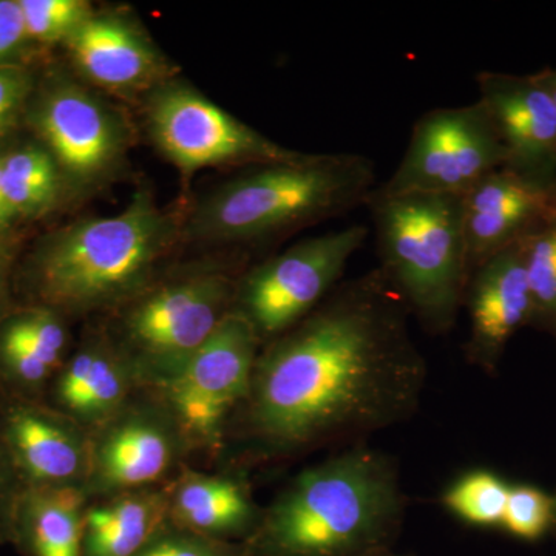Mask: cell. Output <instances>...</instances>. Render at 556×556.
<instances>
[{
	"mask_svg": "<svg viewBox=\"0 0 556 556\" xmlns=\"http://www.w3.org/2000/svg\"><path fill=\"white\" fill-rule=\"evenodd\" d=\"M409 317L376 268L342 281L308 317L263 345L233 416L249 453L289 459L361 444L407 422L427 383Z\"/></svg>",
	"mask_w": 556,
	"mask_h": 556,
	"instance_id": "1",
	"label": "cell"
},
{
	"mask_svg": "<svg viewBox=\"0 0 556 556\" xmlns=\"http://www.w3.org/2000/svg\"><path fill=\"white\" fill-rule=\"evenodd\" d=\"M396 460L354 444L295 475L263 507L243 556H375L396 543L405 519Z\"/></svg>",
	"mask_w": 556,
	"mask_h": 556,
	"instance_id": "2",
	"label": "cell"
},
{
	"mask_svg": "<svg viewBox=\"0 0 556 556\" xmlns=\"http://www.w3.org/2000/svg\"><path fill=\"white\" fill-rule=\"evenodd\" d=\"M175 236L172 215L138 190L118 214L80 219L40 244L22 278L28 305L62 317L123 308L155 285Z\"/></svg>",
	"mask_w": 556,
	"mask_h": 556,
	"instance_id": "3",
	"label": "cell"
},
{
	"mask_svg": "<svg viewBox=\"0 0 556 556\" xmlns=\"http://www.w3.org/2000/svg\"><path fill=\"white\" fill-rule=\"evenodd\" d=\"M376 188V167L367 156L306 153L219 186L197 208L189 230L222 243H262L367 206Z\"/></svg>",
	"mask_w": 556,
	"mask_h": 556,
	"instance_id": "4",
	"label": "cell"
},
{
	"mask_svg": "<svg viewBox=\"0 0 556 556\" xmlns=\"http://www.w3.org/2000/svg\"><path fill=\"white\" fill-rule=\"evenodd\" d=\"M367 207L379 269L420 327L430 334H448L464 308L471 276L463 197L371 193Z\"/></svg>",
	"mask_w": 556,
	"mask_h": 556,
	"instance_id": "5",
	"label": "cell"
},
{
	"mask_svg": "<svg viewBox=\"0 0 556 556\" xmlns=\"http://www.w3.org/2000/svg\"><path fill=\"white\" fill-rule=\"evenodd\" d=\"M237 278L201 273L153 285L124 305L109 332L139 387L159 390L188 364L233 309Z\"/></svg>",
	"mask_w": 556,
	"mask_h": 556,
	"instance_id": "6",
	"label": "cell"
},
{
	"mask_svg": "<svg viewBox=\"0 0 556 556\" xmlns=\"http://www.w3.org/2000/svg\"><path fill=\"white\" fill-rule=\"evenodd\" d=\"M365 225H351L292 244L237 277L233 311L266 345L308 317L342 283L348 263L367 243Z\"/></svg>",
	"mask_w": 556,
	"mask_h": 556,
	"instance_id": "7",
	"label": "cell"
},
{
	"mask_svg": "<svg viewBox=\"0 0 556 556\" xmlns=\"http://www.w3.org/2000/svg\"><path fill=\"white\" fill-rule=\"evenodd\" d=\"M262 343L247 318L230 311L207 342L159 390L192 452L217 455L251 387Z\"/></svg>",
	"mask_w": 556,
	"mask_h": 556,
	"instance_id": "8",
	"label": "cell"
},
{
	"mask_svg": "<svg viewBox=\"0 0 556 556\" xmlns=\"http://www.w3.org/2000/svg\"><path fill=\"white\" fill-rule=\"evenodd\" d=\"M506 166V152L484 105L428 110L413 126L396 170L375 195H460Z\"/></svg>",
	"mask_w": 556,
	"mask_h": 556,
	"instance_id": "9",
	"label": "cell"
},
{
	"mask_svg": "<svg viewBox=\"0 0 556 556\" xmlns=\"http://www.w3.org/2000/svg\"><path fill=\"white\" fill-rule=\"evenodd\" d=\"M146 118L156 148L182 175L204 167H258L306 156L266 138L199 91L170 80L149 94Z\"/></svg>",
	"mask_w": 556,
	"mask_h": 556,
	"instance_id": "10",
	"label": "cell"
},
{
	"mask_svg": "<svg viewBox=\"0 0 556 556\" xmlns=\"http://www.w3.org/2000/svg\"><path fill=\"white\" fill-rule=\"evenodd\" d=\"M192 453L181 427L159 394L137 391L115 416L90 433V470L84 493L91 501L163 485Z\"/></svg>",
	"mask_w": 556,
	"mask_h": 556,
	"instance_id": "11",
	"label": "cell"
},
{
	"mask_svg": "<svg viewBox=\"0 0 556 556\" xmlns=\"http://www.w3.org/2000/svg\"><path fill=\"white\" fill-rule=\"evenodd\" d=\"M27 110L33 129L62 177L89 186L123 163L129 129L123 116L68 76H54Z\"/></svg>",
	"mask_w": 556,
	"mask_h": 556,
	"instance_id": "12",
	"label": "cell"
},
{
	"mask_svg": "<svg viewBox=\"0 0 556 556\" xmlns=\"http://www.w3.org/2000/svg\"><path fill=\"white\" fill-rule=\"evenodd\" d=\"M0 431L24 486H80L90 470V433L46 401L0 394Z\"/></svg>",
	"mask_w": 556,
	"mask_h": 556,
	"instance_id": "13",
	"label": "cell"
},
{
	"mask_svg": "<svg viewBox=\"0 0 556 556\" xmlns=\"http://www.w3.org/2000/svg\"><path fill=\"white\" fill-rule=\"evenodd\" d=\"M479 98L506 152V169L556 188V104L533 75L485 72Z\"/></svg>",
	"mask_w": 556,
	"mask_h": 556,
	"instance_id": "14",
	"label": "cell"
},
{
	"mask_svg": "<svg viewBox=\"0 0 556 556\" xmlns=\"http://www.w3.org/2000/svg\"><path fill=\"white\" fill-rule=\"evenodd\" d=\"M65 47L84 78L119 97L152 93L170 75L152 40L123 14L93 11Z\"/></svg>",
	"mask_w": 556,
	"mask_h": 556,
	"instance_id": "15",
	"label": "cell"
},
{
	"mask_svg": "<svg viewBox=\"0 0 556 556\" xmlns=\"http://www.w3.org/2000/svg\"><path fill=\"white\" fill-rule=\"evenodd\" d=\"M464 308L470 320L466 356L492 375L510 340L519 329L530 328L532 318L521 241L471 273Z\"/></svg>",
	"mask_w": 556,
	"mask_h": 556,
	"instance_id": "16",
	"label": "cell"
},
{
	"mask_svg": "<svg viewBox=\"0 0 556 556\" xmlns=\"http://www.w3.org/2000/svg\"><path fill=\"white\" fill-rule=\"evenodd\" d=\"M464 230L473 273L493 255L525 240L556 212V188L501 167L463 195Z\"/></svg>",
	"mask_w": 556,
	"mask_h": 556,
	"instance_id": "17",
	"label": "cell"
},
{
	"mask_svg": "<svg viewBox=\"0 0 556 556\" xmlns=\"http://www.w3.org/2000/svg\"><path fill=\"white\" fill-rule=\"evenodd\" d=\"M141 390L134 369L109 332L87 336L70 353L46 402L89 433L108 422Z\"/></svg>",
	"mask_w": 556,
	"mask_h": 556,
	"instance_id": "18",
	"label": "cell"
},
{
	"mask_svg": "<svg viewBox=\"0 0 556 556\" xmlns=\"http://www.w3.org/2000/svg\"><path fill=\"white\" fill-rule=\"evenodd\" d=\"M68 356L65 317L43 306L11 309L0 321V394L46 401Z\"/></svg>",
	"mask_w": 556,
	"mask_h": 556,
	"instance_id": "19",
	"label": "cell"
},
{
	"mask_svg": "<svg viewBox=\"0 0 556 556\" xmlns=\"http://www.w3.org/2000/svg\"><path fill=\"white\" fill-rule=\"evenodd\" d=\"M262 514L251 486L237 475L203 473L185 466L170 482L167 521L197 535L243 543L257 529Z\"/></svg>",
	"mask_w": 556,
	"mask_h": 556,
	"instance_id": "20",
	"label": "cell"
},
{
	"mask_svg": "<svg viewBox=\"0 0 556 556\" xmlns=\"http://www.w3.org/2000/svg\"><path fill=\"white\" fill-rule=\"evenodd\" d=\"M89 504L80 486H24L11 544L21 556H83Z\"/></svg>",
	"mask_w": 556,
	"mask_h": 556,
	"instance_id": "21",
	"label": "cell"
},
{
	"mask_svg": "<svg viewBox=\"0 0 556 556\" xmlns=\"http://www.w3.org/2000/svg\"><path fill=\"white\" fill-rule=\"evenodd\" d=\"M170 482L91 501L84 519L83 556L137 554L167 521Z\"/></svg>",
	"mask_w": 556,
	"mask_h": 556,
	"instance_id": "22",
	"label": "cell"
},
{
	"mask_svg": "<svg viewBox=\"0 0 556 556\" xmlns=\"http://www.w3.org/2000/svg\"><path fill=\"white\" fill-rule=\"evenodd\" d=\"M2 175L3 192L16 219L38 218L60 199L62 174L43 146L3 152Z\"/></svg>",
	"mask_w": 556,
	"mask_h": 556,
	"instance_id": "23",
	"label": "cell"
},
{
	"mask_svg": "<svg viewBox=\"0 0 556 556\" xmlns=\"http://www.w3.org/2000/svg\"><path fill=\"white\" fill-rule=\"evenodd\" d=\"M521 251L532 302L530 328L556 339V212L521 240Z\"/></svg>",
	"mask_w": 556,
	"mask_h": 556,
	"instance_id": "24",
	"label": "cell"
},
{
	"mask_svg": "<svg viewBox=\"0 0 556 556\" xmlns=\"http://www.w3.org/2000/svg\"><path fill=\"white\" fill-rule=\"evenodd\" d=\"M510 485L493 471H468L445 490L441 503L468 526L501 529Z\"/></svg>",
	"mask_w": 556,
	"mask_h": 556,
	"instance_id": "25",
	"label": "cell"
},
{
	"mask_svg": "<svg viewBox=\"0 0 556 556\" xmlns=\"http://www.w3.org/2000/svg\"><path fill=\"white\" fill-rule=\"evenodd\" d=\"M28 39L36 43H65L93 9L86 0H20Z\"/></svg>",
	"mask_w": 556,
	"mask_h": 556,
	"instance_id": "26",
	"label": "cell"
},
{
	"mask_svg": "<svg viewBox=\"0 0 556 556\" xmlns=\"http://www.w3.org/2000/svg\"><path fill=\"white\" fill-rule=\"evenodd\" d=\"M554 527V495L530 484L510 485L501 529L526 543H536Z\"/></svg>",
	"mask_w": 556,
	"mask_h": 556,
	"instance_id": "27",
	"label": "cell"
},
{
	"mask_svg": "<svg viewBox=\"0 0 556 556\" xmlns=\"http://www.w3.org/2000/svg\"><path fill=\"white\" fill-rule=\"evenodd\" d=\"M134 556H243L240 543L197 535L166 521Z\"/></svg>",
	"mask_w": 556,
	"mask_h": 556,
	"instance_id": "28",
	"label": "cell"
},
{
	"mask_svg": "<svg viewBox=\"0 0 556 556\" xmlns=\"http://www.w3.org/2000/svg\"><path fill=\"white\" fill-rule=\"evenodd\" d=\"M35 79L21 64L0 65V137L17 126L30 105Z\"/></svg>",
	"mask_w": 556,
	"mask_h": 556,
	"instance_id": "29",
	"label": "cell"
},
{
	"mask_svg": "<svg viewBox=\"0 0 556 556\" xmlns=\"http://www.w3.org/2000/svg\"><path fill=\"white\" fill-rule=\"evenodd\" d=\"M24 492V482L17 473L5 439L0 431V546L11 544L17 501Z\"/></svg>",
	"mask_w": 556,
	"mask_h": 556,
	"instance_id": "30",
	"label": "cell"
},
{
	"mask_svg": "<svg viewBox=\"0 0 556 556\" xmlns=\"http://www.w3.org/2000/svg\"><path fill=\"white\" fill-rule=\"evenodd\" d=\"M30 42L20 0H0V65L17 64Z\"/></svg>",
	"mask_w": 556,
	"mask_h": 556,
	"instance_id": "31",
	"label": "cell"
},
{
	"mask_svg": "<svg viewBox=\"0 0 556 556\" xmlns=\"http://www.w3.org/2000/svg\"><path fill=\"white\" fill-rule=\"evenodd\" d=\"M11 308V288H10V263L3 252H0V321L5 318Z\"/></svg>",
	"mask_w": 556,
	"mask_h": 556,
	"instance_id": "32",
	"label": "cell"
},
{
	"mask_svg": "<svg viewBox=\"0 0 556 556\" xmlns=\"http://www.w3.org/2000/svg\"><path fill=\"white\" fill-rule=\"evenodd\" d=\"M2 159L3 152L0 150V230H5L16 222V217H14L9 201L5 199V192H3Z\"/></svg>",
	"mask_w": 556,
	"mask_h": 556,
	"instance_id": "33",
	"label": "cell"
},
{
	"mask_svg": "<svg viewBox=\"0 0 556 556\" xmlns=\"http://www.w3.org/2000/svg\"><path fill=\"white\" fill-rule=\"evenodd\" d=\"M533 78L547 91L548 97H551L556 104V67L540 70V72L533 73Z\"/></svg>",
	"mask_w": 556,
	"mask_h": 556,
	"instance_id": "34",
	"label": "cell"
},
{
	"mask_svg": "<svg viewBox=\"0 0 556 556\" xmlns=\"http://www.w3.org/2000/svg\"><path fill=\"white\" fill-rule=\"evenodd\" d=\"M552 533H554L556 540V492L554 493V527H552Z\"/></svg>",
	"mask_w": 556,
	"mask_h": 556,
	"instance_id": "35",
	"label": "cell"
},
{
	"mask_svg": "<svg viewBox=\"0 0 556 556\" xmlns=\"http://www.w3.org/2000/svg\"><path fill=\"white\" fill-rule=\"evenodd\" d=\"M375 556H401V555H393V554H390V552H387V554H380V555H375Z\"/></svg>",
	"mask_w": 556,
	"mask_h": 556,
	"instance_id": "36",
	"label": "cell"
}]
</instances>
